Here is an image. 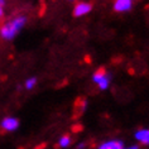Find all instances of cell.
I'll use <instances>...</instances> for the list:
<instances>
[{
	"mask_svg": "<svg viewBox=\"0 0 149 149\" xmlns=\"http://www.w3.org/2000/svg\"><path fill=\"white\" fill-rule=\"evenodd\" d=\"M25 24H27V18L24 15H18L15 18H13L10 22H6L5 24L1 25V28H0V36L5 40H12L25 27Z\"/></svg>",
	"mask_w": 149,
	"mask_h": 149,
	"instance_id": "6da1fadb",
	"label": "cell"
},
{
	"mask_svg": "<svg viewBox=\"0 0 149 149\" xmlns=\"http://www.w3.org/2000/svg\"><path fill=\"white\" fill-rule=\"evenodd\" d=\"M20 123H19V119L15 118V116H5L0 121V129L5 133H13L19 128Z\"/></svg>",
	"mask_w": 149,
	"mask_h": 149,
	"instance_id": "7a4b0ae2",
	"label": "cell"
},
{
	"mask_svg": "<svg viewBox=\"0 0 149 149\" xmlns=\"http://www.w3.org/2000/svg\"><path fill=\"white\" fill-rule=\"evenodd\" d=\"M92 10V5L90 3H86V1H80L77 3L76 5H74L73 8V15L80 18V17H85L87 15L88 13H90Z\"/></svg>",
	"mask_w": 149,
	"mask_h": 149,
	"instance_id": "3957f363",
	"label": "cell"
},
{
	"mask_svg": "<svg viewBox=\"0 0 149 149\" xmlns=\"http://www.w3.org/2000/svg\"><path fill=\"white\" fill-rule=\"evenodd\" d=\"M125 147L124 141L120 139H109L100 143L96 149H123Z\"/></svg>",
	"mask_w": 149,
	"mask_h": 149,
	"instance_id": "277c9868",
	"label": "cell"
},
{
	"mask_svg": "<svg viewBox=\"0 0 149 149\" xmlns=\"http://www.w3.org/2000/svg\"><path fill=\"white\" fill-rule=\"evenodd\" d=\"M134 139L140 145H149V129L141 128L134 133Z\"/></svg>",
	"mask_w": 149,
	"mask_h": 149,
	"instance_id": "5b68a950",
	"label": "cell"
},
{
	"mask_svg": "<svg viewBox=\"0 0 149 149\" xmlns=\"http://www.w3.org/2000/svg\"><path fill=\"white\" fill-rule=\"evenodd\" d=\"M133 8L132 0H115L114 3V10L118 13H126Z\"/></svg>",
	"mask_w": 149,
	"mask_h": 149,
	"instance_id": "8992f818",
	"label": "cell"
},
{
	"mask_svg": "<svg viewBox=\"0 0 149 149\" xmlns=\"http://www.w3.org/2000/svg\"><path fill=\"white\" fill-rule=\"evenodd\" d=\"M110 84H111V74L110 73H105L104 76L101 77V80L99 81L97 84V87H99V90H101V91H105V90H107L109 88V86H110Z\"/></svg>",
	"mask_w": 149,
	"mask_h": 149,
	"instance_id": "52a82bcc",
	"label": "cell"
},
{
	"mask_svg": "<svg viewBox=\"0 0 149 149\" xmlns=\"http://www.w3.org/2000/svg\"><path fill=\"white\" fill-rule=\"evenodd\" d=\"M71 144H72V138H71L68 134H63V135L59 136V139L57 140V145L62 149L71 147Z\"/></svg>",
	"mask_w": 149,
	"mask_h": 149,
	"instance_id": "ba28073f",
	"label": "cell"
},
{
	"mask_svg": "<svg viewBox=\"0 0 149 149\" xmlns=\"http://www.w3.org/2000/svg\"><path fill=\"white\" fill-rule=\"evenodd\" d=\"M36 86H37V77H29V79L25 80L24 82L25 90H33Z\"/></svg>",
	"mask_w": 149,
	"mask_h": 149,
	"instance_id": "9c48e42d",
	"label": "cell"
},
{
	"mask_svg": "<svg viewBox=\"0 0 149 149\" xmlns=\"http://www.w3.org/2000/svg\"><path fill=\"white\" fill-rule=\"evenodd\" d=\"M85 148H86V143H85V141L77 144V149H85Z\"/></svg>",
	"mask_w": 149,
	"mask_h": 149,
	"instance_id": "30bf717a",
	"label": "cell"
},
{
	"mask_svg": "<svg viewBox=\"0 0 149 149\" xmlns=\"http://www.w3.org/2000/svg\"><path fill=\"white\" fill-rule=\"evenodd\" d=\"M123 149H139V145H130V147H124Z\"/></svg>",
	"mask_w": 149,
	"mask_h": 149,
	"instance_id": "8fae6325",
	"label": "cell"
},
{
	"mask_svg": "<svg viewBox=\"0 0 149 149\" xmlns=\"http://www.w3.org/2000/svg\"><path fill=\"white\" fill-rule=\"evenodd\" d=\"M4 15V8H3V5H0V18Z\"/></svg>",
	"mask_w": 149,
	"mask_h": 149,
	"instance_id": "7c38bea8",
	"label": "cell"
},
{
	"mask_svg": "<svg viewBox=\"0 0 149 149\" xmlns=\"http://www.w3.org/2000/svg\"><path fill=\"white\" fill-rule=\"evenodd\" d=\"M5 4V0H0V5H4Z\"/></svg>",
	"mask_w": 149,
	"mask_h": 149,
	"instance_id": "4fadbf2b",
	"label": "cell"
},
{
	"mask_svg": "<svg viewBox=\"0 0 149 149\" xmlns=\"http://www.w3.org/2000/svg\"><path fill=\"white\" fill-rule=\"evenodd\" d=\"M70 1H72V0H70Z\"/></svg>",
	"mask_w": 149,
	"mask_h": 149,
	"instance_id": "5bb4252c",
	"label": "cell"
},
{
	"mask_svg": "<svg viewBox=\"0 0 149 149\" xmlns=\"http://www.w3.org/2000/svg\"><path fill=\"white\" fill-rule=\"evenodd\" d=\"M132 1H133V0H132Z\"/></svg>",
	"mask_w": 149,
	"mask_h": 149,
	"instance_id": "9a60e30c",
	"label": "cell"
}]
</instances>
